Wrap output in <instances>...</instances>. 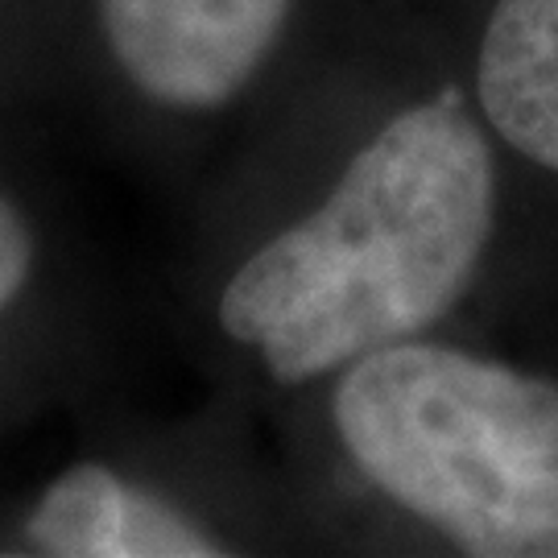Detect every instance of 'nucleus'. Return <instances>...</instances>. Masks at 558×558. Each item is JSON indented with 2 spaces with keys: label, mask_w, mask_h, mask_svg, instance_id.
Returning a JSON list of instances; mask_svg holds the SVG:
<instances>
[{
  "label": "nucleus",
  "mask_w": 558,
  "mask_h": 558,
  "mask_svg": "<svg viewBox=\"0 0 558 558\" xmlns=\"http://www.w3.org/2000/svg\"><path fill=\"white\" fill-rule=\"evenodd\" d=\"M476 92L500 137L558 174V0H497Z\"/></svg>",
  "instance_id": "nucleus-5"
},
{
  "label": "nucleus",
  "mask_w": 558,
  "mask_h": 558,
  "mask_svg": "<svg viewBox=\"0 0 558 558\" xmlns=\"http://www.w3.org/2000/svg\"><path fill=\"white\" fill-rule=\"evenodd\" d=\"M493 154L456 92L405 108L336 191L236 269L220 327L286 385L439 323L493 232Z\"/></svg>",
  "instance_id": "nucleus-1"
},
{
  "label": "nucleus",
  "mask_w": 558,
  "mask_h": 558,
  "mask_svg": "<svg viewBox=\"0 0 558 558\" xmlns=\"http://www.w3.org/2000/svg\"><path fill=\"white\" fill-rule=\"evenodd\" d=\"M34 269V232L21 220V211L0 195V311L21 294Z\"/></svg>",
  "instance_id": "nucleus-6"
},
{
  "label": "nucleus",
  "mask_w": 558,
  "mask_h": 558,
  "mask_svg": "<svg viewBox=\"0 0 558 558\" xmlns=\"http://www.w3.org/2000/svg\"><path fill=\"white\" fill-rule=\"evenodd\" d=\"M290 0H100L120 71L149 100L216 108L269 59Z\"/></svg>",
  "instance_id": "nucleus-3"
},
{
  "label": "nucleus",
  "mask_w": 558,
  "mask_h": 558,
  "mask_svg": "<svg viewBox=\"0 0 558 558\" xmlns=\"http://www.w3.org/2000/svg\"><path fill=\"white\" fill-rule=\"evenodd\" d=\"M348 456L476 558H558V385L435 343H385L336 389Z\"/></svg>",
  "instance_id": "nucleus-2"
},
{
  "label": "nucleus",
  "mask_w": 558,
  "mask_h": 558,
  "mask_svg": "<svg viewBox=\"0 0 558 558\" xmlns=\"http://www.w3.org/2000/svg\"><path fill=\"white\" fill-rule=\"evenodd\" d=\"M41 555L62 558H203L216 542L166 500L124 484L117 472L83 463L62 472L25 521Z\"/></svg>",
  "instance_id": "nucleus-4"
}]
</instances>
